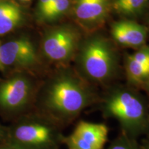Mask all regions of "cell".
Listing matches in <instances>:
<instances>
[{"mask_svg":"<svg viewBox=\"0 0 149 149\" xmlns=\"http://www.w3.org/2000/svg\"><path fill=\"white\" fill-rule=\"evenodd\" d=\"M93 97L84 83L73 74L61 75L48 91L49 109L64 119H73L92 103Z\"/></svg>","mask_w":149,"mask_h":149,"instance_id":"cell-1","label":"cell"},{"mask_svg":"<svg viewBox=\"0 0 149 149\" xmlns=\"http://www.w3.org/2000/svg\"><path fill=\"white\" fill-rule=\"evenodd\" d=\"M103 111L106 115L116 119L124 133L133 138L142 132L148 124L144 103L128 90L118 89L110 93L104 100Z\"/></svg>","mask_w":149,"mask_h":149,"instance_id":"cell-2","label":"cell"},{"mask_svg":"<svg viewBox=\"0 0 149 149\" xmlns=\"http://www.w3.org/2000/svg\"><path fill=\"white\" fill-rule=\"evenodd\" d=\"M79 66L85 77L96 82L107 81L116 69L117 59L110 43L100 37L87 41L81 48Z\"/></svg>","mask_w":149,"mask_h":149,"instance_id":"cell-3","label":"cell"},{"mask_svg":"<svg viewBox=\"0 0 149 149\" xmlns=\"http://www.w3.org/2000/svg\"><path fill=\"white\" fill-rule=\"evenodd\" d=\"M79 42L77 30L65 26L51 30L44 37L42 50L47 58L57 62H66L73 57Z\"/></svg>","mask_w":149,"mask_h":149,"instance_id":"cell-4","label":"cell"},{"mask_svg":"<svg viewBox=\"0 0 149 149\" xmlns=\"http://www.w3.org/2000/svg\"><path fill=\"white\" fill-rule=\"evenodd\" d=\"M108 135L105 124L81 121L64 141L68 149H103Z\"/></svg>","mask_w":149,"mask_h":149,"instance_id":"cell-5","label":"cell"},{"mask_svg":"<svg viewBox=\"0 0 149 149\" xmlns=\"http://www.w3.org/2000/svg\"><path fill=\"white\" fill-rule=\"evenodd\" d=\"M76 19L88 29L101 26L112 8V0H74Z\"/></svg>","mask_w":149,"mask_h":149,"instance_id":"cell-6","label":"cell"},{"mask_svg":"<svg viewBox=\"0 0 149 149\" xmlns=\"http://www.w3.org/2000/svg\"><path fill=\"white\" fill-rule=\"evenodd\" d=\"M37 61V54L33 43L26 37L10 41L0 46L1 66L19 65L29 66Z\"/></svg>","mask_w":149,"mask_h":149,"instance_id":"cell-7","label":"cell"},{"mask_svg":"<svg viewBox=\"0 0 149 149\" xmlns=\"http://www.w3.org/2000/svg\"><path fill=\"white\" fill-rule=\"evenodd\" d=\"M148 30L144 26L134 22L124 20L112 26L111 35L121 46L140 47L146 42Z\"/></svg>","mask_w":149,"mask_h":149,"instance_id":"cell-8","label":"cell"},{"mask_svg":"<svg viewBox=\"0 0 149 149\" xmlns=\"http://www.w3.org/2000/svg\"><path fill=\"white\" fill-rule=\"evenodd\" d=\"M15 135L22 144L35 148L51 146L54 139L53 129L41 123H31L19 126Z\"/></svg>","mask_w":149,"mask_h":149,"instance_id":"cell-9","label":"cell"},{"mask_svg":"<svg viewBox=\"0 0 149 149\" xmlns=\"http://www.w3.org/2000/svg\"><path fill=\"white\" fill-rule=\"evenodd\" d=\"M31 91L29 80L16 77L6 81L0 86V105L8 109L17 108L26 102Z\"/></svg>","mask_w":149,"mask_h":149,"instance_id":"cell-10","label":"cell"},{"mask_svg":"<svg viewBox=\"0 0 149 149\" xmlns=\"http://www.w3.org/2000/svg\"><path fill=\"white\" fill-rule=\"evenodd\" d=\"M23 15L17 6L8 1H0V35L7 34L22 22Z\"/></svg>","mask_w":149,"mask_h":149,"instance_id":"cell-11","label":"cell"},{"mask_svg":"<svg viewBox=\"0 0 149 149\" xmlns=\"http://www.w3.org/2000/svg\"><path fill=\"white\" fill-rule=\"evenodd\" d=\"M148 3V0H112V8L117 13L132 17L140 14Z\"/></svg>","mask_w":149,"mask_h":149,"instance_id":"cell-12","label":"cell"},{"mask_svg":"<svg viewBox=\"0 0 149 149\" xmlns=\"http://www.w3.org/2000/svg\"><path fill=\"white\" fill-rule=\"evenodd\" d=\"M126 70L128 79L134 84H139L149 77V64H142L127 57Z\"/></svg>","mask_w":149,"mask_h":149,"instance_id":"cell-13","label":"cell"},{"mask_svg":"<svg viewBox=\"0 0 149 149\" xmlns=\"http://www.w3.org/2000/svg\"><path fill=\"white\" fill-rule=\"evenodd\" d=\"M71 0H60L51 8L39 16L41 19L46 22H52L60 18L70 9Z\"/></svg>","mask_w":149,"mask_h":149,"instance_id":"cell-14","label":"cell"},{"mask_svg":"<svg viewBox=\"0 0 149 149\" xmlns=\"http://www.w3.org/2000/svg\"><path fill=\"white\" fill-rule=\"evenodd\" d=\"M107 149H139L133 137L126 133L117 137Z\"/></svg>","mask_w":149,"mask_h":149,"instance_id":"cell-15","label":"cell"},{"mask_svg":"<svg viewBox=\"0 0 149 149\" xmlns=\"http://www.w3.org/2000/svg\"><path fill=\"white\" fill-rule=\"evenodd\" d=\"M128 57L139 64H149V48H141Z\"/></svg>","mask_w":149,"mask_h":149,"instance_id":"cell-16","label":"cell"},{"mask_svg":"<svg viewBox=\"0 0 149 149\" xmlns=\"http://www.w3.org/2000/svg\"><path fill=\"white\" fill-rule=\"evenodd\" d=\"M48 1L49 0H39L37 6V10L38 15L40 14L46 8V6H47L48 3Z\"/></svg>","mask_w":149,"mask_h":149,"instance_id":"cell-17","label":"cell"},{"mask_svg":"<svg viewBox=\"0 0 149 149\" xmlns=\"http://www.w3.org/2000/svg\"><path fill=\"white\" fill-rule=\"evenodd\" d=\"M59 1H60V0H49V1H48V3L47 6H46V8L44 9V10H43L40 14H39L38 16H40V15H42L43 13H44V12H45V11L48 10V9H49V8H51L52 6H53L55 5L57 2H58Z\"/></svg>","mask_w":149,"mask_h":149,"instance_id":"cell-18","label":"cell"},{"mask_svg":"<svg viewBox=\"0 0 149 149\" xmlns=\"http://www.w3.org/2000/svg\"><path fill=\"white\" fill-rule=\"evenodd\" d=\"M19 1H20V2L22 3H28L29 2V1H31V0H18Z\"/></svg>","mask_w":149,"mask_h":149,"instance_id":"cell-19","label":"cell"},{"mask_svg":"<svg viewBox=\"0 0 149 149\" xmlns=\"http://www.w3.org/2000/svg\"><path fill=\"white\" fill-rule=\"evenodd\" d=\"M1 64H0V68H1Z\"/></svg>","mask_w":149,"mask_h":149,"instance_id":"cell-20","label":"cell"}]
</instances>
